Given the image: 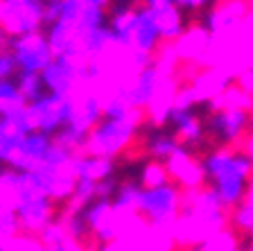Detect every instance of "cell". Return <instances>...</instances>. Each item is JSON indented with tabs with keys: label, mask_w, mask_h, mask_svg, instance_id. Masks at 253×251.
I'll return each mask as SVG.
<instances>
[{
	"label": "cell",
	"mask_w": 253,
	"mask_h": 251,
	"mask_svg": "<svg viewBox=\"0 0 253 251\" xmlns=\"http://www.w3.org/2000/svg\"><path fill=\"white\" fill-rule=\"evenodd\" d=\"M244 104H249V106L253 109V86H249L247 95H244Z\"/></svg>",
	"instance_id": "cell-39"
},
{
	"label": "cell",
	"mask_w": 253,
	"mask_h": 251,
	"mask_svg": "<svg viewBox=\"0 0 253 251\" xmlns=\"http://www.w3.org/2000/svg\"><path fill=\"white\" fill-rule=\"evenodd\" d=\"M77 136V120L70 113H59L50 122H45V131L41 138V152L47 156H61L73 138Z\"/></svg>",
	"instance_id": "cell-10"
},
{
	"label": "cell",
	"mask_w": 253,
	"mask_h": 251,
	"mask_svg": "<svg viewBox=\"0 0 253 251\" xmlns=\"http://www.w3.org/2000/svg\"><path fill=\"white\" fill-rule=\"evenodd\" d=\"M131 220L136 222V224H140L142 229H154V226L158 224V220H161V215H158V208L154 204H149V201H136V204L131 206Z\"/></svg>",
	"instance_id": "cell-28"
},
{
	"label": "cell",
	"mask_w": 253,
	"mask_h": 251,
	"mask_svg": "<svg viewBox=\"0 0 253 251\" xmlns=\"http://www.w3.org/2000/svg\"><path fill=\"white\" fill-rule=\"evenodd\" d=\"M102 208H104V193H102V190H95V188H86L84 195H82L77 201L75 220H77V217H95V213Z\"/></svg>",
	"instance_id": "cell-27"
},
{
	"label": "cell",
	"mask_w": 253,
	"mask_h": 251,
	"mask_svg": "<svg viewBox=\"0 0 253 251\" xmlns=\"http://www.w3.org/2000/svg\"><path fill=\"white\" fill-rule=\"evenodd\" d=\"M122 0H95L93 2V30L104 39H116L125 27Z\"/></svg>",
	"instance_id": "cell-12"
},
{
	"label": "cell",
	"mask_w": 253,
	"mask_h": 251,
	"mask_svg": "<svg viewBox=\"0 0 253 251\" xmlns=\"http://www.w3.org/2000/svg\"><path fill=\"white\" fill-rule=\"evenodd\" d=\"M212 63L206 61L204 57L195 52H174L168 59V70H165V79H168L169 93L174 100H188L195 95L199 89V84L206 77L212 75Z\"/></svg>",
	"instance_id": "cell-3"
},
{
	"label": "cell",
	"mask_w": 253,
	"mask_h": 251,
	"mask_svg": "<svg viewBox=\"0 0 253 251\" xmlns=\"http://www.w3.org/2000/svg\"><path fill=\"white\" fill-rule=\"evenodd\" d=\"M228 138H231V122H221V125L204 127L190 134L188 143L181 147V158L188 167L201 170V167L215 165L224 152H226Z\"/></svg>",
	"instance_id": "cell-2"
},
{
	"label": "cell",
	"mask_w": 253,
	"mask_h": 251,
	"mask_svg": "<svg viewBox=\"0 0 253 251\" xmlns=\"http://www.w3.org/2000/svg\"><path fill=\"white\" fill-rule=\"evenodd\" d=\"M63 23H66V9L47 11V14H34L30 25H27L30 41H34L41 50H50V48H54L59 34H61Z\"/></svg>",
	"instance_id": "cell-14"
},
{
	"label": "cell",
	"mask_w": 253,
	"mask_h": 251,
	"mask_svg": "<svg viewBox=\"0 0 253 251\" xmlns=\"http://www.w3.org/2000/svg\"><path fill=\"white\" fill-rule=\"evenodd\" d=\"M32 174V167L27 163L18 161L7 152H0V183L5 181H23Z\"/></svg>",
	"instance_id": "cell-23"
},
{
	"label": "cell",
	"mask_w": 253,
	"mask_h": 251,
	"mask_svg": "<svg viewBox=\"0 0 253 251\" xmlns=\"http://www.w3.org/2000/svg\"><path fill=\"white\" fill-rule=\"evenodd\" d=\"M197 238H185V236H172L165 247V251H192L195 249Z\"/></svg>",
	"instance_id": "cell-35"
},
{
	"label": "cell",
	"mask_w": 253,
	"mask_h": 251,
	"mask_svg": "<svg viewBox=\"0 0 253 251\" xmlns=\"http://www.w3.org/2000/svg\"><path fill=\"white\" fill-rule=\"evenodd\" d=\"M226 188H228L226 174L221 172L217 165L201 167V170L195 172V177L190 179V190L199 201H206V199L215 201V199L226 195Z\"/></svg>",
	"instance_id": "cell-16"
},
{
	"label": "cell",
	"mask_w": 253,
	"mask_h": 251,
	"mask_svg": "<svg viewBox=\"0 0 253 251\" xmlns=\"http://www.w3.org/2000/svg\"><path fill=\"white\" fill-rule=\"evenodd\" d=\"M68 188L75 190V193H79V195H84V190L88 188V177H86L84 172H75L68 181Z\"/></svg>",
	"instance_id": "cell-36"
},
{
	"label": "cell",
	"mask_w": 253,
	"mask_h": 251,
	"mask_svg": "<svg viewBox=\"0 0 253 251\" xmlns=\"http://www.w3.org/2000/svg\"><path fill=\"white\" fill-rule=\"evenodd\" d=\"M221 158H224L228 165H235V167L251 165V163H253V143L249 141V138L235 134V131H231L226 152H224V156H221Z\"/></svg>",
	"instance_id": "cell-20"
},
{
	"label": "cell",
	"mask_w": 253,
	"mask_h": 251,
	"mask_svg": "<svg viewBox=\"0 0 253 251\" xmlns=\"http://www.w3.org/2000/svg\"><path fill=\"white\" fill-rule=\"evenodd\" d=\"M30 68L32 63L25 57L11 59L5 66H0V93H7L14 100L21 98L30 82Z\"/></svg>",
	"instance_id": "cell-17"
},
{
	"label": "cell",
	"mask_w": 253,
	"mask_h": 251,
	"mask_svg": "<svg viewBox=\"0 0 253 251\" xmlns=\"http://www.w3.org/2000/svg\"><path fill=\"white\" fill-rule=\"evenodd\" d=\"M61 236L70 251H109L118 242V238L109 236L95 217H77Z\"/></svg>",
	"instance_id": "cell-8"
},
{
	"label": "cell",
	"mask_w": 253,
	"mask_h": 251,
	"mask_svg": "<svg viewBox=\"0 0 253 251\" xmlns=\"http://www.w3.org/2000/svg\"><path fill=\"white\" fill-rule=\"evenodd\" d=\"M228 251H253V222H237L226 236Z\"/></svg>",
	"instance_id": "cell-24"
},
{
	"label": "cell",
	"mask_w": 253,
	"mask_h": 251,
	"mask_svg": "<svg viewBox=\"0 0 253 251\" xmlns=\"http://www.w3.org/2000/svg\"><path fill=\"white\" fill-rule=\"evenodd\" d=\"M25 95L34 102V106H52L57 104L59 95H61V89L59 84L54 82L52 73L43 66V63H32L30 68V82H27Z\"/></svg>",
	"instance_id": "cell-13"
},
{
	"label": "cell",
	"mask_w": 253,
	"mask_h": 251,
	"mask_svg": "<svg viewBox=\"0 0 253 251\" xmlns=\"http://www.w3.org/2000/svg\"><path fill=\"white\" fill-rule=\"evenodd\" d=\"M181 39L174 34L168 27H154L149 32L147 41L142 46V54H140V77L154 75L163 68L168 59L176 52Z\"/></svg>",
	"instance_id": "cell-9"
},
{
	"label": "cell",
	"mask_w": 253,
	"mask_h": 251,
	"mask_svg": "<svg viewBox=\"0 0 253 251\" xmlns=\"http://www.w3.org/2000/svg\"><path fill=\"white\" fill-rule=\"evenodd\" d=\"M129 127L125 136L111 147L104 158V208H118L131 195L142 177L152 174V158L161 147L158 141V113L149 100H138L129 106Z\"/></svg>",
	"instance_id": "cell-1"
},
{
	"label": "cell",
	"mask_w": 253,
	"mask_h": 251,
	"mask_svg": "<svg viewBox=\"0 0 253 251\" xmlns=\"http://www.w3.org/2000/svg\"><path fill=\"white\" fill-rule=\"evenodd\" d=\"M79 197L82 195L70 188L45 190L39 197V222L50 233H63L75 220Z\"/></svg>",
	"instance_id": "cell-5"
},
{
	"label": "cell",
	"mask_w": 253,
	"mask_h": 251,
	"mask_svg": "<svg viewBox=\"0 0 253 251\" xmlns=\"http://www.w3.org/2000/svg\"><path fill=\"white\" fill-rule=\"evenodd\" d=\"M233 197L242 208H251L253 204V163L244 167H237L235 181H233Z\"/></svg>",
	"instance_id": "cell-21"
},
{
	"label": "cell",
	"mask_w": 253,
	"mask_h": 251,
	"mask_svg": "<svg viewBox=\"0 0 253 251\" xmlns=\"http://www.w3.org/2000/svg\"><path fill=\"white\" fill-rule=\"evenodd\" d=\"M7 238L16 245H27L34 247L39 251H54L57 249V240L52 238V233L41 224V222H34L27 217L25 208L23 206H11L7 210Z\"/></svg>",
	"instance_id": "cell-6"
},
{
	"label": "cell",
	"mask_w": 253,
	"mask_h": 251,
	"mask_svg": "<svg viewBox=\"0 0 253 251\" xmlns=\"http://www.w3.org/2000/svg\"><path fill=\"white\" fill-rule=\"evenodd\" d=\"M63 63H66V52H61L57 48H50V50L43 52V66H45L50 73H52V70H61Z\"/></svg>",
	"instance_id": "cell-34"
},
{
	"label": "cell",
	"mask_w": 253,
	"mask_h": 251,
	"mask_svg": "<svg viewBox=\"0 0 253 251\" xmlns=\"http://www.w3.org/2000/svg\"><path fill=\"white\" fill-rule=\"evenodd\" d=\"M120 122V113L113 106H95V111L84 120V125L77 127V136L82 143H93L97 145V141L106 138L111 131L118 127Z\"/></svg>",
	"instance_id": "cell-15"
},
{
	"label": "cell",
	"mask_w": 253,
	"mask_h": 251,
	"mask_svg": "<svg viewBox=\"0 0 253 251\" xmlns=\"http://www.w3.org/2000/svg\"><path fill=\"white\" fill-rule=\"evenodd\" d=\"M156 131H158V141H161V147L169 150V152L179 154L181 147L188 143L190 138V127L185 125L183 115H181L179 109L169 106L168 111L158 115V122H156Z\"/></svg>",
	"instance_id": "cell-11"
},
{
	"label": "cell",
	"mask_w": 253,
	"mask_h": 251,
	"mask_svg": "<svg viewBox=\"0 0 253 251\" xmlns=\"http://www.w3.org/2000/svg\"><path fill=\"white\" fill-rule=\"evenodd\" d=\"M172 16V32L179 39H190L197 34L211 37L215 30V14L206 0H172L168 2Z\"/></svg>",
	"instance_id": "cell-4"
},
{
	"label": "cell",
	"mask_w": 253,
	"mask_h": 251,
	"mask_svg": "<svg viewBox=\"0 0 253 251\" xmlns=\"http://www.w3.org/2000/svg\"><path fill=\"white\" fill-rule=\"evenodd\" d=\"M156 179H158V186H161V193H165L168 197H179V195L190 193V179H185L176 167L158 174Z\"/></svg>",
	"instance_id": "cell-25"
},
{
	"label": "cell",
	"mask_w": 253,
	"mask_h": 251,
	"mask_svg": "<svg viewBox=\"0 0 253 251\" xmlns=\"http://www.w3.org/2000/svg\"><path fill=\"white\" fill-rule=\"evenodd\" d=\"M247 208L235 201L233 195H224V197L215 199V217H217V229H219L221 236H226L228 231L237 224V222L244 220Z\"/></svg>",
	"instance_id": "cell-19"
},
{
	"label": "cell",
	"mask_w": 253,
	"mask_h": 251,
	"mask_svg": "<svg viewBox=\"0 0 253 251\" xmlns=\"http://www.w3.org/2000/svg\"><path fill=\"white\" fill-rule=\"evenodd\" d=\"M61 156L66 158V161L79 163V165H100V163H104L106 152L100 145L82 143L79 138H73V141L66 145V150L61 152Z\"/></svg>",
	"instance_id": "cell-18"
},
{
	"label": "cell",
	"mask_w": 253,
	"mask_h": 251,
	"mask_svg": "<svg viewBox=\"0 0 253 251\" xmlns=\"http://www.w3.org/2000/svg\"><path fill=\"white\" fill-rule=\"evenodd\" d=\"M131 195H136V197H140V201H149L152 197H156V195H161V186H158V179L156 174H147V177H142L140 181L133 186Z\"/></svg>",
	"instance_id": "cell-31"
},
{
	"label": "cell",
	"mask_w": 253,
	"mask_h": 251,
	"mask_svg": "<svg viewBox=\"0 0 253 251\" xmlns=\"http://www.w3.org/2000/svg\"><path fill=\"white\" fill-rule=\"evenodd\" d=\"M192 251H208V242H206L204 238H197L195 249H192Z\"/></svg>",
	"instance_id": "cell-38"
},
{
	"label": "cell",
	"mask_w": 253,
	"mask_h": 251,
	"mask_svg": "<svg viewBox=\"0 0 253 251\" xmlns=\"http://www.w3.org/2000/svg\"><path fill=\"white\" fill-rule=\"evenodd\" d=\"M174 156H176L174 152H169V150H165V147H158V152L154 154V158H152V174H156L158 177V174L172 170L174 167Z\"/></svg>",
	"instance_id": "cell-32"
},
{
	"label": "cell",
	"mask_w": 253,
	"mask_h": 251,
	"mask_svg": "<svg viewBox=\"0 0 253 251\" xmlns=\"http://www.w3.org/2000/svg\"><path fill=\"white\" fill-rule=\"evenodd\" d=\"M122 9H125V21L142 23L158 9V0H122Z\"/></svg>",
	"instance_id": "cell-26"
},
{
	"label": "cell",
	"mask_w": 253,
	"mask_h": 251,
	"mask_svg": "<svg viewBox=\"0 0 253 251\" xmlns=\"http://www.w3.org/2000/svg\"><path fill=\"white\" fill-rule=\"evenodd\" d=\"M249 91V82H247V75L244 73H231L224 77L221 82V89H219V95L221 98H242L247 95Z\"/></svg>",
	"instance_id": "cell-30"
},
{
	"label": "cell",
	"mask_w": 253,
	"mask_h": 251,
	"mask_svg": "<svg viewBox=\"0 0 253 251\" xmlns=\"http://www.w3.org/2000/svg\"><path fill=\"white\" fill-rule=\"evenodd\" d=\"M179 111L183 115L185 125L190 127V131L221 125V122H231V118H233L231 106L226 102H219L212 95H192V98L185 100Z\"/></svg>",
	"instance_id": "cell-7"
},
{
	"label": "cell",
	"mask_w": 253,
	"mask_h": 251,
	"mask_svg": "<svg viewBox=\"0 0 253 251\" xmlns=\"http://www.w3.org/2000/svg\"><path fill=\"white\" fill-rule=\"evenodd\" d=\"M43 131H45V122L32 120V122H27V125L21 129V141L27 143V145H30V143H41Z\"/></svg>",
	"instance_id": "cell-33"
},
{
	"label": "cell",
	"mask_w": 253,
	"mask_h": 251,
	"mask_svg": "<svg viewBox=\"0 0 253 251\" xmlns=\"http://www.w3.org/2000/svg\"><path fill=\"white\" fill-rule=\"evenodd\" d=\"M199 199L192 195V190L179 197H169V217L172 222H188L199 210Z\"/></svg>",
	"instance_id": "cell-22"
},
{
	"label": "cell",
	"mask_w": 253,
	"mask_h": 251,
	"mask_svg": "<svg viewBox=\"0 0 253 251\" xmlns=\"http://www.w3.org/2000/svg\"><path fill=\"white\" fill-rule=\"evenodd\" d=\"M0 251H5V249H2V247H0Z\"/></svg>",
	"instance_id": "cell-40"
},
{
	"label": "cell",
	"mask_w": 253,
	"mask_h": 251,
	"mask_svg": "<svg viewBox=\"0 0 253 251\" xmlns=\"http://www.w3.org/2000/svg\"><path fill=\"white\" fill-rule=\"evenodd\" d=\"M9 122H11V113H9V109H7L2 102H0V134L9 127Z\"/></svg>",
	"instance_id": "cell-37"
},
{
	"label": "cell",
	"mask_w": 253,
	"mask_h": 251,
	"mask_svg": "<svg viewBox=\"0 0 253 251\" xmlns=\"http://www.w3.org/2000/svg\"><path fill=\"white\" fill-rule=\"evenodd\" d=\"M233 115H235V125H231V131L253 143V109L249 104H240L233 109Z\"/></svg>",
	"instance_id": "cell-29"
}]
</instances>
